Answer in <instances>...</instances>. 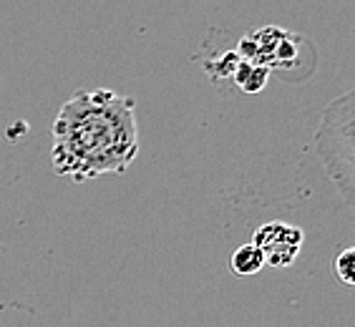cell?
Segmentation results:
<instances>
[{
  "instance_id": "obj_3",
  "label": "cell",
  "mask_w": 355,
  "mask_h": 327,
  "mask_svg": "<svg viewBox=\"0 0 355 327\" xmlns=\"http://www.w3.org/2000/svg\"><path fill=\"white\" fill-rule=\"evenodd\" d=\"M302 242H305V234H302L300 227L287 224V222H265L254 229L252 234V245L260 249L265 265L272 267H290L295 259L300 257Z\"/></svg>"
},
{
  "instance_id": "obj_4",
  "label": "cell",
  "mask_w": 355,
  "mask_h": 327,
  "mask_svg": "<svg viewBox=\"0 0 355 327\" xmlns=\"http://www.w3.org/2000/svg\"><path fill=\"white\" fill-rule=\"evenodd\" d=\"M262 267H265V259H262L260 249L252 242L237 247L232 252V257H230V269L234 274H239V277H252V274L260 272Z\"/></svg>"
},
{
  "instance_id": "obj_2",
  "label": "cell",
  "mask_w": 355,
  "mask_h": 327,
  "mask_svg": "<svg viewBox=\"0 0 355 327\" xmlns=\"http://www.w3.org/2000/svg\"><path fill=\"white\" fill-rule=\"evenodd\" d=\"M315 146L328 174L340 186L343 197L353 199V94L330 103L322 114Z\"/></svg>"
},
{
  "instance_id": "obj_6",
  "label": "cell",
  "mask_w": 355,
  "mask_h": 327,
  "mask_svg": "<svg viewBox=\"0 0 355 327\" xmlns=\"http://www.w3.org/2000/svg\"><path fill=\"white\" fill-rule=\"evenodd\" d=\"M353 265H355V249H343L338 257L333 259V272L343 285H353Z\"/></svg>"
},
{
  "instance_id": "obj_5",
  "label": "cell",
  "mask_w": 355,
  "mask_h": 327,
  "mask_svg": "<svg viewBox=\"0 0 355 327\" xmlns=\"http://www.w3.org/2000/svg\"><path fill=\"white\" fill-rule=\"evenodd\" d=\"M267 76H270V71H267L265 66L239 58V66L234 69L232 78H234V83H237V89H242L245 94H257V91H262V86H265Z\"/></svg>"
},
{
  "instance_id": "obj_1",
  "label": "cell",
  "mask_w": 355,
  "mask_h": 327,
  "mask_svg": "<svg viewBox=\"0 0 355 327\" xmlns=\"http://www.w3.org/2000/svg\"><path fill=\"white\" fill-rule=\"evenodd\" d=\"M51 136L55 174L73 184L123 174L139 157L137 101L111 89L78 91L61 106Z\"/></svg>"
}]
</instances>
